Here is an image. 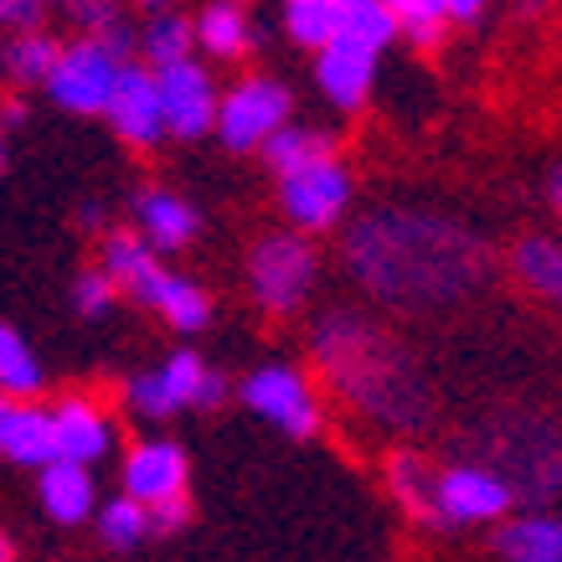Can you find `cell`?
Returning a JSON list of instances; mask_svg holds the SVG:
<instances>
[{
	"label": "cell",
	"instance_id": "f35d334b",
	"mask_svg": "<svg viewBox=\"0 0 562 562\" xmlns=\"http://www.w3.org/2000/svg\"><path fill=\"white\" fill-rule=\"evenodd\" d=\"M83 227H103V212H99V206H93V202L83 206Z\"/></svg>",
	"mask_w": 562,
	"mask_h": 562
},
{
	"label": "cell",
	"instance_id": "8fae6325",
	"mask_svg": "<svg viewBox=\"0 0 562 562\" xmlns=\"http://www.w3.org/2000/svg\"><path fill=\"white\" fill-rule=\"evenodd\" d=\"M103 120L114 130L120 145L130 150H155V145H166V120H160V99H155V72L145 63H124L114 88H109V99H103Z\"/></svg>",
	"mask_w": 562,
	"mask_h": 562
},
{
	"label": "cell",
	"instance_id": "60d3db41",
	"mask_svg": "<svg viewBox=\"0 0 562 562\" xmlns=\"http://www.w3.org/2000/svg\"><path fill=\"white\" fill-rule=\"evenodd\" d=\"M5 166H11V145H5V124H0V176H5Z\"/></svg>",
	"mask_w": 562,
	"mask_h": 562
},
{
	"label": "cell",
	"instance_id": "5bb4252c",
	"mask_svg": "<svg viewBox=\"0 0 562 562\" xmlns=\"http://www.w3.org/2000/svg\"><path fill=\"white\" fill-rule=\"evenodd\" d=\"M120 480H124V495H135L139 506L171 501V495H187L191 454L176 439H166V434H150V439H139L124 449Z\"/></svg>",
	"mask_w": 562,
	"mask_h": 562
},
{
	"label": "cell",
	"instance_id": "6da1fadb",
	"mask_svg": "<svg viewBox=\"0 0 562 562\" xmlns=\"http://www.w3.org/2000/svg\"><path fill=\"white\" fill-rule=\"evenodd\" d=\"M346 269L372 300L428 315V310H454L485 290L495 258L491 243L460 217L387 206L351 227Z\"/></svg>",
	"mask_w": 562,
	"mask_h": 562
},
{
	"label": "cell",
	"instance_id": "83f0119b",
	"mask_svg": "<svg viewBox=\"0 0 562 562\" xmlns=\"http://www.w3.org/2000/svg\"><path fill=\"white\" fill-rule=\"evenodd\" d=\"M351 5H357V0H284V32H290V42L315 52L341 32V21Z\"/></svg>",
	"mask_w": 562,
	"mask_h": 562
},
{
	"label": "cell",
	"instance_id": "484cf974",
	"mask_svg": "<svg viewBox=\"0 0 562 562\" xmlns=\"http://www.w3.org/2000/svg\"><path fill=\"white\" fill-rule=\"evenodd\" d=\"M57 47H63V42H57L52 32H42V26H32V32H11V42L0 47V72H5L16 88H42Z\"/></svg>",
	"mask_w": 562,
	"mask_h": 562
},
{
	"label": "cell",
	"instance_id": "4fadbf2b",
	"mask_svg": "<svg viewBox=\"0 0 562 562\" xmlns=\"http://www.w3.org/2000/svg\"><path fill=\"white\" fill-rule=\"evenodd\" d=\"M47 418H52V449H57V460L93 464L99 470L114 454V443H120V428H114L109 408H103L99 397H88V392L57 397V408H47Z\"/></svg>",
	"mask_w": 562,
	"mask_h": 562
},
{
	"label": "cell",
	"instance_id": "b9f144b4",
	"mask_svg": "<svg viewBox=\"0 0 562 562\" xmlns=\"http://www.w3.org/2000/svg\"><path fill=\"white\" fill-rule=\"evenodd\" d=\"M11 403H16V397H5V392H0V424H5V413H11Z\"/></svg>",
	"mask_w": 562,
	"mask_h": 562
},
{
	"label": "cell",
	"instance_id": "603a6c76",
	"mask_svg": "<svg viewBox=\"0 0 562 562\" xmlns=\"http://www.w3.org/2000/svg\"><path fill=\"white\" fill-rule=\"evenodd\" d=\"M258 155H263V166H269L273 176H284V171H294V166L321 160V155H336V139L325 135V130H315V124L284 120L263 145H258Z\"/></svg>",
	"mask_w": 562,
	"mask_h": 562
},
{
	"label": "cell",
	"instance_id": "4316f807",
	"mask_svg": "<svg viewBox=\"0 0 562 562\" xmlns=\"http://www.w3.org/2000/svg\"><path fill=\"white\" fill-rule=\"evenodd\" d=\"M387 491L403 501V512L418 521H434V470L418 449H397L387 454Z\"/></svg>",
	"mask_w": 562,
	"mask_h": 562
},
{
	"label": "cell",
	"instance_id": "4dcf8cb0",
	"mask_svg": "<svg viewBox=\"0 0 562 562\" xmlns=\"http://www.w3.org/2000/svg\"><path fill=\"white\" fill-rule=\"evenodd\" d=\"M114 300H120V290L109 284V273H103L99 263L72 279V310H78L83 321H99V315H109V310H114Z\"/></svg>",
	"mask_w": 562,
	"mask_h": 562
},
{
	"label": "cell",
	"instance_id": "9a60e30c",
	"mask_svg": "<svg viewBox=\"0 0 562 562\" xmlns=\"http://www.w3.org/2000/svg\"><path fill=\"white\" fill-rule=\"evenodd\" d=\"M130 217H135V233L150 243L155 254H187L191 243L202 238V212L171 187H145L130 202Z\"/></svg>",
	"mask_w": 562,
	"mask_h": 562
},
{
	"label": "cell",
	"instance_id": "8992f818",
	"mask_svg": "<svg viewBox=\"0 0 562 562\" xmlns=\"http://www.w3.org/2000/svg\"><path fill=\"white\" fill-rule=\"evenodd\" d=\"M130 57L99 42V36H72L57 47L52 57L47 78H42V93L52 99V109H63L72 120H99L103 114V99H109V88L120 78V68Z\"/></svg>",
	"mask_w": 562,
	"mask_h": 562
},
{
	"label": "cell",
	"instance_id": "ba28073f",
	"mask_svg": "<svg viewBox=\"0 0 562 562\" xmlns=\"http://www.w3.org/2000/svg\"><path fill=\"white\" fill-rule=\"evenodd\" d=\"M284 120H294L290 83H284V78H269V72H248V78H238L227 93H217L212 135L222 139V150L254 155Z\"/></svg>",
	"mask_w": 562,
	"mask_h": 562
},
{
	"label": "cell",
	"instance_id": "f1b7e54d",
	"mask_svg": "<svg viewBox=\"0 0 562 562\" xmlns=\"http://www.w3.org/2000/svg\"><path fill=\"white\" fill-rule=\"evenodd\" d=\"M88 521H99V542L114 547V552H130L150 537V512L139 506L135 495H109L103 506H93Z\"/></svg>",
	"mask_w": 562,
	"mask_h": 562
},
{
	"label": "cell",
	"instance_id": "5b68a950",
	"mask_svg": "<svg viewBox=\"0 0 562 562\" xmlns=\"http://www.w3.org/2000/svg\"><path fill=\"white\" fill-rule=\"evenodd\" d=\"M351 202H357V176H351V166L341 155H321V160L279 176V212L305 238L341 227Z\"/></svg>",
	"mask_w": 562,
	"mask_h": 562
},
{
	"label": "cell",
	"instance_id": "7402d4cb",
	"mask_svg": "<svg viewBox=\"0 0 562 562\" xmlns=\"http://www.w3.org/2000/svg\"><path fill=\"white\" fill-rule=\"evenodd\" d=\"M512 273L521 290H531L537 300H552L558 305L562 294V243L552 233H527V238L512 248Z\"/></svg>",
	"mask_w": 562,
	"mask_h": 562
},
{
	"label": "cell",
	"instance_id": "d6986e66",
	"mask_svg": "<svg viewBox=\"0 0 562 562\" xmlns=\"http://www.w3.org/2000/svg\"><path fill=\"white\" fill-rule=\"evenodd\" d=\"M0 460L26 464V470H42L47 460H57L52 449V418L36 397H16L5 424H0Z\"/></svg>",
	"mask_w": 562,
	"mask_h": 562
},
{
	"label": "cell",
	"instance_id": "277c9868",
	"mask_svg": "<svg viewBox=\"0 0 562 562\" xmlns=\"http://www.w3.org/2000/svg\"><path fill=\"white\" fill-rule=\"evenodd\" d=\"M315 284H321V254L310 248L305 233H294V227L263 233L248 248V294L258 310L294 315V310H305Z\"/></svg>",
	"mask_w": 562,
	"mask_h": 562
},
{
	"label": "cell",
	"instance_id": "7a4b0ae2",
	"mask_svg": "<svg viewBox=\"0 0 562 562\" xmlns=\"http://www.w3.org/2000/svg\"><path fill=\"white\" fill-rule=\"evenodd\" d=\"M315 361L336 387L351 397V408L372 424L387 428H418L428 418V387L413 376V361L403 346H392L372 321L361 315H325L315 330Z\"/></svg>",
	"mask_w": 562,
	"mask_h": 562
},
{
	"label": "cell",
	"instance_id": "44dd1931",
	"mask_svg": "<svg viewBox=\"0 0 562 562\" xmlns=\"http://www.w3.org/2000/svg\"><path fill=\"white\" fill-rule=\"evenodd\" d=\"M495 552L506 562H562V521L547 512L512 516L495 531Z\"/></svg>",
	"mask_w": 562,
	"mask_h": 562
},
{
	"label": "cell",
	"instance_id": "ffe728a7",
	"mask_svg": "<svg viewBox=\"0 0 562 562\" xmlns=\"http://www.w3.org/2000/svg\"><path fill=\"white\" fill-rule=\"evenodd\" d=\"M145 310H155V315L171 325V330H181V336H191V330H206V325H212V294H206L196 279L171 273V269L160 273V284L150 290Z\"/></svg>",
	"mask_w": 562,
	"mask_h": 562
},
{
	"label": "cell",
	"instance_id": "d4e9b609",
	"mask_svg": "<svg viewBox=\"0 0 562 562\" xmlns=\"http://www.w3.org/2000/svg\"><path fill=\"white\" fill-rule=\"evenodd\" d=\"M135 47H139V57H145V68H166L176 57H191V52H196V42H191V16L181 5L150 11V21H145L135 36Z\"/></svg>",
	"mask_w": 562,
	"mask_h": 562
},
{
	"label": "cell",
	"instance_id": "cb8c5ba5",
	"mask_svg": "<svg viewBox=\"0 0 562 562\" xmlns=\"http://www.w3.org/2000/svg\"><path fill=\"white\" fill-rule=\"evenodd\" d=\"M0 392L5 397H42L47 392V367L32 351V341L16 325L0 321Z\"/></svg>",
	"mask_w": 562,
	"mask_h": 562
},
{
	"label": "cell",
	"instance_id": "30bf717a",
	"mask_svg": "<svg viewBox=\"0 0 562 562\" xmlns=\"http://www.w3.org/2000/svg\"><path fill=\"white\" fill-rule=\"evenodd\" d=\"M155 72V99H160V120H166V139H206L212 120H217V78L202 57H176Z\"/></svg>",
	"mask_w": 562,
	"mask_h": 562
},
{
	"label": "cell",
	"instance_id": "52a82bcc",
	"mask_svg": "<svg viewBox=\"0 0 562 562\" xmlns=\"http://www.w3.org/2000/svg\"><path fill=\"white\" fill-rule=\"evenodd\" d=\"M238 397L258 424L279 428V434H290V439H315V434H321V418H325L321 392H315L310 372H300L290 361H263V367H254V372L238 382Z\"/></svg>",
	"mask_w": 562,
	"mask_h": 562
},
{
	"label": "cell",
	"instance_id": "ab89813d",
	"mask_svg": "<svg viewBox=\"0 0 562 562\" xmlns=\"http://www.w3.org/2000/svg\"><path fill=\"white\" fill-rule=\"evenodd\" d=\"M135 5H139V11H171L176 0H135Z\"/></svg>",
	"mask_w": 562,
	"mask_h": 562
},
{
	"label": "cell",
	"instance_id": "74e56055",
	"mask_svg": "<svg viewBox=\"0 0 562 562\" xmlns=\"http://www.w3.org/2000/svg\"><path fill=\"white\" fill-rule=\"evenodd\" d=\"M0 562H16V542H11L5 531H0Z\"/></svg>",
	"mask_w": 562,
	"mask_h": 562
},
{
	"label": "cell",
	"instance_id": "ac0fdd59",
	"mask_svg": "<svg viewBox=\"0 0 562 562\" xmlns=\"http://www.w3.org/2000/svg\"><path fill=\"white\" fill-rule=\"evenodd\" d=\"M191 42L206 63H243L254 52V16L243 11V0H206L191 16Z\"/></svg>",
	"mask_w": 562,
	"mask_h": 562
},
{
	"label": "cell",
	"instance_id": "9c48e42d",
	"mask_svg": "<svg viewBox=\"0 0 562 562\" xmlns=\"http://www.w3.org/2000/svg\"><path fill=\"white\" fill-rule=\"evenodd\" d=\"M516 485L491 464L434 470V527H495L506 521Z\"/></svg>",
	"mask_w": 562,
	"mask_h": 562
},
{
	"label": "cell",
	"instance_id": "e575fe53",
	"mask_svg": "<svg viewBox=\"0 0 562 562\" xmlns=\"http://www.w3.org/2000/svg\"><path fill=\"white\" fill-rule=\"evenodd\" d=\"M485 11H491V0H449V26H475L485 21Z\"/></svg>",
	"mask_w": 562,
	"mask_h": 562
},
{
	"label": "cell",
	"instance_id": "836d02e7",
	"mask_svg": "<svg viewBox=\"0 0 562 562\" xmlns=\"http://www.w3.org/2000/svg\"><path fill=\"white\" fill-rule=\"evenodd\" d=\"M47 16V0H0V32H32Z\"/></svg>",
	"mask_w": 562,
	"mask_h": 562
},
{
	"label": "cell",
	"instance_id": "8d00e7d4",
	"mask_svg": "<svg viewBox=\"0 0 562 562\" xmlns=\"http://www.w3.org/2000/svg\"><path fill=\"white\" fill-rule=\"evenodd\" d=\"M547 202H552V206H558V196H562V176H558V166H552V176H547Z\"/></svg>",
	"mask_w": 562,
	"mask_h": 562
},
{
	"label": "cell",
	"instance_id": "1f68e13d",
	"mask_svg": "<svg viewBox=\"0 0 562 562\" xmlns=\"http://www.w3.org/2000/svg\"><path fill=\"white\" fill-rule=\"evenodd\" d=\"M68 16L78 26V36H103L114 26H124L120 0H68Z\"/></svg>",
	"mask_w": 562,
	"mask_h": 562
},
{
	"label": "cell",
	"instance_id": "d590c367",
	"mask_svg": "<svg viewBox=\"0 0 562 562\" xmlns=\"http://www.w3.org/2000/svg\"><path fill=\"white\" fill-rule=\"evenodd\" d=\"M21 120H26V103H21V99L0 103V124H21Z\"/></svg>",
	"mask_w": 562,
	"mask_h": 562
},
{
	"label": "cell",
	"instance_id": "f546056e",
	"mask_svg": "<svg viewBox=\"0 0 562 562\" xmlns=\"http://www.w3.org/2000/svg\"><path fill=\"white\" fill-rule=\"evenodd\" d=\"M397 21V36H408L413 47H439L449 32V0H382Z\"/></svg>",
	"mask_w": 562,
	"mask_h": 562
},
{
	"label": "cell",
	"instance_id": "d6a6232c",
	"mask_svg": "<svg viewBox=\"0 0 562 562\" xmlns=\"http://www.w3.org/2000/svg\"><path fill=\"white\" fill-rule=\"evenodd\" d=\"M145 512H150V537H176L191 521V501L187 495H171V501H155Z\"/></svg>",
	"mask_w": 562,
	"mask_h": 562
},
{
	"label": "cell",
	"instance_id": "3957f363",
	"mask_svg": "<svg viewBox=\"0 0 562 562\" xmlns=\"http://www.w3.org/2000/svg\"><path fill=\"white\" fill-rule=\"evenodd\" d=\"M227 392H233V382L212 372L206 357H196L191 346H176L166 361H155L124 382V413L135 424H171L181 408H222Z\"/></svg>",
	"mask_w": 562,
	"mask_h": 562
},
{
	"label": "cell",
	"instance_id": "7c38bea8",
	"mask_svg": "<svg viewBox=\"0 0 562 562\" xmlns=\"http://www.w3.org/2000/svg\"><path fill=\"white\" fill-rule=\"evenodd\" d=\"M376 68H382V52L357 42V36H330L325 47H315V88L330 109L357 114L361 103L372 99L376 88Z\"/></svg>",
	"mask_w": 562,
	"mask_h": 562
},
{
	"label": "cell",
	"instance_id": "e0dca14e",
	"mask_svg": "<svg viewBox=\"0 0 562 562\" xmlns=\"http://www.w3.org/2000/svg\"><path fill=\"white\" fill-rule=\"evenodd\" d=\"M36 495H42V512L57 527H83L93 506H99V480L93 464H72V460H47L36 470Z\"/></svg>",
	"mask_w": 562,
	"mask_h": 562
},
{
	"label": "cell",
	"instance_id": "2e32d148",
	"mask_svg": "<svg viewBox=\"0 0 562 562\" xmlns=\"http://www.w3.org/2000/svg\"><path fill=\"white\" fill-rule=\"evenodd\" d=\"M99 269L109 273V284H114L120 294H130L135 305H145L150 290L160 284L166 263H160V254L139 238L135 227H109L103 243H99Z\"/></svg>",
	"mask_w": 562,
	"mask_h": 562
}]
</instances>
